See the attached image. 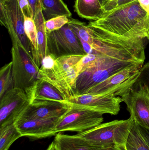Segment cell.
Returning <instances> with one entry per match:
<instances>
[{
	"instance_id": "cell-1",
	"label": "cell",
	"mask_w": 149,
	"mask_h": 150,
	"mask_svg": "<svg viewBox=\"0 0 149 150\" xmlns=\"http://www.w3.org/2000/svg\"><path fill=\"white\" fill-rule=\"evenodd\" d=\"M88 25L117 37L148 40L149 37V15L138 0L105 13Z\"/></svg>"
},
{
	"instance_id": "cell-2",
	"label": "cell",
	"mask_w": 149,
	"mask_h": 150,
	"mask_svg": "<svg viewBox=\"0 0 149 150\" xmlns=\"http://www.w3.org/2000/svg\"><path fill=\"white\" fill-rule=\"evenodd\" d=\"M144 62L123 58L100 56L90 67L80 73L76 81L75 95L85 93L93 86L131 66Z\"/></svg>"
},
{
	"instance_id": "cell-3",
	"label": "cell",
	"mask_w": 149,
	"mask_h": 150,
	"mask_svg": "<svg viewBox=\"0 0 149 150\" xmlns=\"http://www.w3.org/2000/svg\"><path fill=\"white\" fill-rule=\"evenodd\" d=\"M83 56L67 55L57 58L52 67L46 69L39 68L38 79L45 80L55 86L68 100L75 95L76 81L78 76L76 66Z\"/></svg>"
},
{
	"instance_id": "cell-4",
	"label": "cell",
	"mask_w": 149,
	"mask_h": 150,
	"mask_svg": "<svg viewBox=\"0 0 149 150\" xmlns=\"http://www.w3.org/2000/svg\"><path fill=\"white\" fill-rule=\"evenodd\" d=\"M134 123V120L130 116L127 120L101 123L77 135L85 139L94 147L126 148L127 139Z\"/></svg>"
},
{
	"instance_id": "cell-5",
	"label": "cell",
	"mask_w": 149,
	"mask_h": 150,
	"mask_svg": "<svg viewBox=\"0 0 149 150\" xmlns=\"http://www.w3.org/2000/svg\"><path fill=\"white\" fill-rule=\"evenodd\" d=\"M2 3L4 4L7 12V19L4 27L9 34L12 46L21 47L34 62L33 49L25 32V17L17 1L9 0Z\"/></svg>"
},
{
	"instance_id": "cell-6",
	"label": "cell",
	"mask_w": 149,
	"mask_h": 150,
	"mask_svg": "<svg viewBox=\"0 0 149 150\" xmlns=\"http://www.w3.org/2000/svg\"><path fill=\"white\" fill-rule=\"evenodd\" d=\"M143 65L137 64L125 69L93 86L85 94L114 95L121 97L136 83Z\"/></svg>"
},
{
	"instance_id": "cell-7",
	"label": "cell",
	"mask_w": 149,
	"mask_h": 150,
	"mask_svg": "<svg viewBox=\"0 0 149 150\" xmlns=\"http://www.w3.org/2000/svg\"><path fill=\"white\" fill-rule=\"evenodd\" d=\"M47 54L56 58L67 55L86 54L82 44L68 24L57 30L47 33Z\"/></svg>"
},
{
	"instance_id": "cell-8",
	"label": "cell",
	"mask_w": 149,
	"mask_h": 150,
	"mask_svg": "<svg viewBox=\"0 0 149 150\" xmlns=\"http://www.w3.org/2000/svg\"><path fill=\"white\" fill-rule=\"evenodd\" d=\"M103 114L93 110L72 107L59 121L56 131L57 133L64 131L83 133L101 124L104 120Z\"/></svg>"
},
{
	"instance_id": "cell-9",
	"label": "cell",
	"mask_w": 149,
	"mask_h": 150,
	"mask_svg": "<svg viewBox=\"0 0 149 150\" xmlns=\"http://www.w3.org/2000/svg\"><path fill=\"white\" fill-rule=\"evenodd\" d=\"M121 98L138 125L149 130V89L147 86L136 82Z\"/></svg>"
},
{
	"instance_id": "cell-10",
	"label": "cell",
	"mask_w": 149,
	"mask_h": 150,
	"mask_svg": "<svg viewBox=\"0 0 149 150\" xmlns=\"http://www.w3.org/2000/svg\"><path fill=\"white\" fill-rule=\"evenodd\" d=\"M26 91L14 88L0 98V128L15 124L30 105Z\"/></svg>"
},
{
	"instance_id": "cell-11",
	"label": "cell",
	"mask_w": 149,
	"mask_h": 150,
	"mask_svg": "<svg viewBox=\"0 0 149 150\" xmlns=\"http://www.w3.org/2000/svg\"><path fill=\"white\" fill-rule=\"evenodd\" d=\"M14 88L26 91L38 79L39 69L19 47L11 50Z\"/></svg>"
},
{
	"instance_id": "cell-12",
	"label": "cell",
	"mask_w": 149,
	"mask_h": 150,
	"mask_svg": "<svg viewBox=\"0 0 149 150\" xmlns=\"http://www.w3.org/2000/svg\"><path fill=\"white\" fill-rule=\"evenodd\" d=\"M68 101L73 107L116 115L120 110V103L123 100L120 97L114 95L86 93L73 95Z\"/></svg>"
},
{
	"instance_id": "cell-13",
	"label": "cell",
	"mask_w": 149,
	"mask_h": 150,
	"mask_svg": "<svg viewBox=\"0 0 149 150\" xmlns=\"http://www.w3.org/2000/svg\"><path fill=\"white\" fill-rule=\"evenodd\" d=\"M61 118L46 120L20 119L15 124L22 136L36 140L56 136L57 134L56 126Z\"/></svg>"
},
{
	"instance_id": "cell-14",
	"label": "cell",
	"mask_w": 149,
	"mask_h": 150,
	"mask_svg": "<svg viewBox=\"0 0 149 150\" xmlns=\"http://www.w3.org/2000/svg\"><path fill=\"white\" fill-rule=\"evenodd\" d=\"M26 92L30 100L31 105L53 102L69 103L55 86L43 79H38Z\"/></svg>"
},
{
	"instance_id": "cell-15",
	"label": "cell",
	"mask_w": 149,
	"mask_h": 150,
	"mask_svg": "<svg viewBox=\"0 0 149 150\" xmlns=\"http://www.w3.org/2000/svg\"><path fill=\"white\" fill-rule=\"evenodd\" d=\"M70 103L53 102L49 104L31 105L20 119L46 120L61 118L72 108Z\"/></svg>"
},
{
	"instance_id": "cell-16",
	"label": "cell",
	"mask_w": 149,
	"mask_h": 150,
	"mask_svg": "<svg viewBox=\"0 0 149 150\" xmlns=\"http://www.w3.org/2000/svg\"><path fill=\"white\" fill-rule=\"evenodd\" d=\"M74 7L80 17L92 21L99 19L105 14L99 0H76Z\"/></svg>"
},
{
	"instance_id": "cell-17",
	"label": "cell",
	"mask_w": 149,
	"mask_h": 150,
	"mask_svg": "<svg viewBox=\"0 0 149 150\" xmlns=\"http://www.w3.org/2000/svg\"><path fill=\"white\" fill-rule=\"evenodd\" d=\"M54 141L59 150H93L95 148L77 134L69 135L58 133Z\"/></svg>"
},
{
	"instance_id": "cell-18",
	"label": "cell",
	"mask_w": 149,
	"mask_h": 150,
	"mask_svg": "<svg viewBox=\"0 0 149 150\" xmlns=\"http://www.w3.org/2000/svg\"><path fill=\"white\" fill-rule=\"evenodd\" d=\"M45 21L60 16L71 17V13L63 0H40Z\"/></svg>"
},
{
	"instance_id": "cell-19",
	"label": "cell",
	"mask_w": 149,
	"mask_h": 150,
	"mask_svg": "<svg viewBox=\"0 0 149 150\" xmlns=\"http://www.w3.org/2000/svg\"><path fill=\"white\" fill-rule=\"evenodd\" d=\"M33 19L36 28L38 53L41 64L42 59L47 55V33L45 25V19L42 10L36 13Z\"/></svg>"
},
{
	"instance_id": "cell-20",
	"label": "cell",
	"mask_w": 149,
	"mask_h": 150,
	"mask_svg": "<svg viewBox=\"0 0 149 150\" xmlns=\"http://www.w3.org/2000/svg\"><path fill=\"white\" fill-rule=\"evenodd\" d=\"M22 137L15 124L0 128V150H8L13 142Z\"/></svg>"
},
{
	"instance_id": "cell-21",
	"label": "cell",
	"mask_w": 149,
	"mask_h": 150,
	"mask_svg": "<svg viewBox=\"0 0 149 150\" xmlns=\"http://www.w3.org/2000/svg\"><path fill=\"white\" fill-rule=\"evenodd\" d=\"M126 150H149V145L143 139L138 125L134 122L129 132L126 145Z\"/></svg>"
},
{
	"instance_id": "cell-22",
	"label": "cell",
	"mask_w": 149,
	"mask_h": 150,
	"mask_svg": "<svg viewBox=\"0 0 149 150\" xmlns=\"http://www.w3.org/2000/svg\"><path fill=\"white\" fill-rule=\"evenodd\" d=\"M14 88L12 61L5 64L0 70V98Z\"/></svg>"
},
{
	"instance_id": "cell-23",
	"label": "cell",
	"mask_w": 149,
	"mask_h": 150,
	"mask_svg": "<svg viewBox=\"0 0 149 150\" xmlns=\"http://www.w3.org/2000/svg\"><path fill=\"white\" fill-rule=\"evenodd\" d=\"M68 18L66 16H60L45 21V25L46 33H50L61 29L64 25L68 24Z\"/></svg>"
},
{
	"instance_id": "cell-24",
	"label": "cell",
	"mask_w": 149,
	"mask_h": 150,
	"mask_svg": "<svg viewBox=\"0 0 149 150\" xmlns=\"http://www.w3.org/2000/svg\"><path fill=\"white\" fill-rule=\"evenodd\" d=\"M100 56L101 55L94 54H86L84 55L76 66L78 75L95 62Z\"/></svg>"
},
{
	"instance_id": "cell-25",
	"label": "cell",
	"mask_w": 149,
	"mask_h": 150,
	"mask_svg": "<svg viewBox=\"0 0 149 150\" xmlns=\"http://www.w3.org/2000/svg\"><path fill=\"white\" fill-rule=\"evenodd\" d=\"M135 1L136 0H107L103 5L104 13L110 12Z\"/></svg>"
},
{
	"instance_id": "cell-26",
	"label": "cell",
	"mask_w": 149,
	"mask_h": 150,
	"mask_svg": "<svg viewBox=\"0 0 149 150\" xmlns=\"http://www.w3.org/2000/svg\"><path fill=\"white\" fill-rule=\"evenodd\" d=\"M136 82L147 86L149 89V62L143 65L141 69L140 75Z\"/></svg>"
},
{
	"instance_id": "cell-27",
	"label": "cell",
	"mask_w": 149,
	"mask_h": 150,
	"mask_svg": "<svg viewBox=\"0 0 149 150\" xmlns=\"http://www.w3.org/2000/svg\"><path fill=\"white\" fill-rule=\"evenodd\" d=\"M24 17L33 19V11L28 0H17Z\"/></svg>"
},
{
	"instance_id": "cell-28",
	"label": "cell",
	"mask_w": 149,
	"mask_h": 150,
	"mask_svg": "<svg viewBox=\"0 0 149 150\" xmlns=\"http://www.w3.org/2000/svg\"><path fill=\"white\" fill-rule=\"evenodd\" d=\"M28 1L32 9L34 17L36 13L38 11L42 10L41 1L40 0H28Z\"/></svg>"
},
{
	"instance_id": "cell-29",
	"label": "cell",
	"mask_w": 149,
	"mask_h": 150,
	"mask_svg": "<svg viewBox=\"0 0 149 150\" xmlns=\"http://www.w3.org/2000/svg\"><path fill=\"white\" fill-rule=\"evenodd\" d=\"M7 19V12L4 4L0 2V22L3 26H5Z\"/></svg>"
},
{
	"instance_id": "cell-30",
	"label": "cell",
	"mask_w": 149,
	"mask_h": 150,
	"mask_svg": "<svg viewBox=\"0 0 149 150\" xmlns=\"http://www.w3.org/2000/svg\"><path fill=\"white\" fill-rule=\"evenodd\" d=\"M139 130L141 132V134L143 137V139L147 142V143L149 145V130L143 127L138 125Z\"/></svg>"
},
{
	"instance_id": "cell-31",
	"label": "cell",
	"mask_w": 149,
	"mask_h": 150,
	"mask_svg": "<svg viewBox=\"0 0 149 150\" xmlns=\"http://www.w3.org/2000/svg\"><path fill=\"white\" fill-rule=\"evenodd\" d=\"M140 5L149 15V0H138Z\"/></svg>"
},
{
	"instance_id": "cell-32",
	"label": "cell",
	"mask_w": 149,
	"mask_h": 150,
	"mask_svg": "<svg viewBox=\"0 0 149 150\" xmlns=\"http://www.w3.org/2000/svg\"><path fill=\"white\" fill-rule=\"evenodd\" d=\"M46 150H59L58 149L57 144L54 141L50 144Z\"/></svg>"
},
{
	"instance_id": "cell-33",
	"label": "cell",
	"mask_w": 149,
	"mask_h": 150,
	"mask_svg": "<svg viewBox=\"0 0 149 150\" xmlns=\"http://www.w3.org/2000/svg\"><path fill=\"white\" fill-rule=\"evenodd\" d=\"M115 148L113 147H108V148H101V147H95L93 150H113Z\"/></svg>"
},
{
	"instance_id": "cell-34",
	"label": "cell",
	"mask_w": 149,
	"mask_h": 150,
	"mask_svg": "<svg viewBox=\"0 0 149 150\" xmlns=\"http://www.w3.org/2000/svg\"><path fill=\"white\" fill-rule=\"evenodd\" d=\"M113 150H126V148H121V147H115Z\"/></svg>"
},
{
	"instance_id": "cell-35",
	"label": "cell",
	"mask_w": 149,
	"mask_h": 150,
	"mask_svg": "<svg viewBox=\"0 0 149 150\" xmlns=\"http://www.w3.org/2000/svg\"><path fill=\"white\" fill-rule=\"evenodd\" d=\"M99 1L100 2L101 4V5H102V6H103V5L104 4H105V3L106 2V1L107 0H99Z\"/></svg>"
},
{
	"instance_id": "cell-36",
	"label": "cell",
	"mask_w": 149,
	"mask_h": 150,
	"mask_svg": "<svg viewBox=\"0 0 149 150\" xmlns=\"http://www.w3.org/2000/svg\"><path fill=\"white\" fill-rule=\"evenodd\" d=\"M9 1V0H0V2H4L7 1Z\"/></svg>"
},
{
	"instance_id": "cell-37",
	"label": "cell",
	"mask_w": 149,
	"mask_h": 150,
	"mask_svg": "<svg viewBox=\"0 0 149 150\" xmlns=\"http://www.w3.org/2000/svg\"><path fill=\"white\" fill-rule=\"evenodd\" d=\"M148 40H149V38H148Z\"/></svg>"
},
{
	"instance_id": "cell-38",
	"label": "cell",
	"mask_w": 149,
	"mask_h": 150,
	"mask_svg": "<svg viewBox=\"0 0 149 150\" xmlns=\"http://www.w3.org/2000/svg\"></svg>"
}]
</instances>
